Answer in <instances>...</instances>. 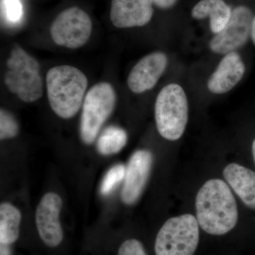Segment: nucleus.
Returning a JSON list of instances; mask_svg holds the SVG:
<instances>
[{"label":"nucleus","mask_w":255,"mask_h":255,"mask_svg":"<svg viewBox=\"0 0 255 255\" xmlns=\"http://www.w3.org/2000/svg\"><path fill=\"white\" fill-rule=\"evenodd\" d=\"M152 1L157 7L167 9L174 6L177 3V0H152Z\"/></svg>","instance_id":"22"},{"label":"nucleus","mask_w":255,"mask_h":255,"mask_svg":"<svg viewBox=\"0 0 255 255\" xmlns=\"http://www.w3.org/2000/svg\"><path fill=\"white\" fill-rule=\"evenodd\" d=\"M19 132V126L14 116L7 111H0V138L1 140L14 138Z\"/></svg>","instance_id":"19"},{"label":"nucleus","mask_w":255,"mask_h":255,"mask_svg":"<svg viewBox=\"0 0 255 255\" xmlns=\"http://www.w3.org/2000/svg\"><path fill=\"white\" fill-rule=\"evenodd\" d=\"M246 73V65L236 52L226 54L210 77L207 87L210 92L222 95L232 90Z\"/></svg>","instance_id":"13"},{"label":"nucleus","mask_w":255,"mask_h":255,"mask_svg":"<svg viewBox=\"0 0 255 255\" xmlns=\"http://www.w3.org/2000/svg\"><path fill=\"white\" fill-rule=\"evenodd\" d=\"M251 38L255 46V16L253 17V23H252Z\"/></svg>","instance_id":"24"},{"label":"nucleus","mask_w":255,"mask_h":255,"mask_svg":"<svg viewBox=\"0 0 255 255\" xmlns=\"http://www.w3.org/2000/svg\"><path fill=\"white\" fill-rule=\"evenodd\" d=\"M117 104L115 90L108 82H100L91 87L84 100L80 121V137L91 145L101 128L110 118Z\"/></svg>","instance_id":"6"},{"label":"nucleus","mask_w":255,"mask_h":255,"mask_svg":"<svg viewBox=\"0 0 255 255\" xmlns=\"http://www.w3.org/2000/svg\"><path fill=\"white\" fill-rule=\"evenodd\" d=\"M253 20V12L248 6L241 5L235 8L226 26L210 41V49L226 55L245 46L251 36Z\"/></svg>","instance_id":"8"},{"label":"nucleus","mask_w":255,"mask_h":255,"mask_svg":"<svg viewBox=\"0 0 255 255\" xmlns=\"http://www.w3.org/2000/svg\"><path fill=\"white\" fill-rule=\"evenodd\" d=\"M155 119L159 135L166 140L175 141L182 136L189 119V104L180 85L169 84L159 92Z\"/></svg>","instance_id":"4"},{"label":"nucleus","mask_w":255,"mask_h":255,"mask_svg":"<svg viewBox=\"0 0 255 255\" xmlns=\"http://www.w3.org/2000/svg\"><path fill=\"white\" fill-rule=\"evenodd\" d=\"M5 10L11 21H17L21 16V4L19 0H5Z\"/></svg>","instance_id":"21"},{"label":"nucleus","mask_w":255,"mask_h":255,"mask_svg":"<svg viewBox=\"0 0 255 255\" xmlns=\"http://www.w3.org/2000/svg\"><path fill=\"white\" fill-rule=\"evenodd\" d=\"M223 177L248 209L255 211V170L238 163L228 164Z\"/></svg>","instance_id":"14"},{"label":"nucleus","mask_w":255,"mask_h":255,"mask_svg":"<svg viewBox=\"0 0 255 255\" xmlns=\"http://www.w3.org/2000/svg\"><path fill=\"white\" fill-rule=\"evenodd\" d=\"M153 4L152 0H112L111 21L119 28L145 26L152 19Z\"/></svg>","instance_id":"12"},{"label":"nucleus","mask_w":255,"mask_h":255,"mask_svg":"<svg viewBox=\"0 0 255 255\" xmlns=\"http://www.w3.org/2000/svg\"><path fill=\"white\" fill-rule=\"evenodd\" d=\"M63 200L58 194L48 192L43 195L36 208V225L38 235L50 248L59 246L63 239L60 223Z\"/></svg>","instance_id":"9"},{"label":"nucleus","mask_w":255,"mask_h":255,"mask_svg":"<svg viewBox=\"0 0 255 255\" xmlns=\"http://www.w3.org/2000/svg\"><path fill=\"white\" fill-rule=\"evenodd\" d=\"M118 255H147L143 246L136 239L124 241L119 248Z\"/></svg>","instance_id":"20"},{"label":"nucleus","mask_w":255,"mask_h":255,"mask_svg":"<svg viewBox=\"0 0 255 255\" xmlns=\"http://www.w3.org/2000/svg\"><path fill=\"white\" fill-rule=\"evenodd\" d=\"M168 64L167 55L162 52H154L141 58L128 77L130 90L136 94L152 90L163 75Z\"/></svg>","instance_id":"11"},{"label":"nucleus","mask_w":255,"mask_h":255,"mask_svg":"<svg viewBox=\"0 0 255 255\" xmlns=\"http://www.w3.org/2000/svg\"><path fill=\"white\" fill-rule=\"evenodd\" d=\"M1 255H11L9 245L1 244Z\"/></svg>","instance_id":"23"},{"label":"nucleus","mask_w":255,"mask_h":255,"mask_svg":"<svg viewBox=\"0 0 255 255\" xmlns=\"http://www.w3.org/2000/svg\"><path fill=\"white\" fill-rule=\"evenodd\" d=\"M196 213L201 229L211 236L231 232L239 219L235 196L229 186L219 179H210L198 191Z\"/></svg>","instance_id":"1"},{"label":"nucleus","mask_w":255,"mask_h":255,"mask_svg":"<svg viewBox=\"0 0 255 255\" xmlns=\"http://www.w3.org/2000/svg\"><path fill=\"white\" fill-rule=\"evenodd\" d=\"M4 84L11 93L26 103L36 102L43 96L40 64L23 48L15 46L6 61Z\"/></svg>","instance_id":"3"},{"label":"nucleus","mask_w":255,"mask_h":255,"mask_svg":"<svg viewBox=\"0 0 255 255\" xmlns=\"http://www.w3.org/2000/svg\"><path fill=\"white\" fill-rule=\"evenodd\" d=\"M126 169L127 167L125 165L118 164L109 169L101 184L100 193L102 195H109L117 186L124 180Z\"/></svg>","instance_id":"18"},{"label":"nucleus","mask_w":255,"mask_h":255,"mask_svg":"<svg viewBox=\"0 0 255 255\" xmlns=\"http://www.w3.org/2000/svg\"><path fill=\"white\" fill-rule=\"evenodd\" d=\"M200 228L191 214L167 220L156 236L155 255H194L200 240Z\"/></svg>","instance_id":"5"},{"label":"nucleus","mask_w":255,"mask_h":255,"mask_svg":"<svg viewBox=\"0 0 255 255\" xmlns=\"http://www.w3.org/2000/svg\"><path fill=\"white\" fill-rule=\"evenodd\" d=\"M88 80L81 70L60 65L46 75L47 95L52 110L63 119L73 118L81 108Z\"/></svg>","instance_id":"2"},{"label":"nucleus","mask_w":255,"mask_h":255,"mask_svg":"<svg viewBox=\"0 0 255 255\" xmlns=\"http://www.w3.org/2000/svg\"><path fill=\"white\" fill-rule=\"evenodd\" d=\"M152 162V154L147 150L135 151L130 157L121 193L124 204L132 205L138 200L150 177Z\"/></svg>","instance_id":"10"},{"label":"nucleus","mask_w":255,"mask_h":255,"mask_svg":"<svg viewBox=\"0 0 255 255\" xmlns=\"http://www.w3.org/2000/svg\"><path fill=\"white\" fill-rule=\"evenodd\" d=\"M21 214L16 206L4 202L0 205V243L11 245L19 236Z\"/></svg>","instance_id":"16"},{"label":"nucleus","mask_w":255,"mask_h":255,"mask_svg":"<svg viewBox=\"0 0 255 255\" xmlns=\"http://www.w3.org/2000/svg\"><path fill=\"white\" fill-rule=\"evenodd\" d=\"M128 142V134L118 127H107L101 134L97 142V149L101 155L109 156L118 153Z\"/></svg>","instance_id":"17"},{"label":"nucleus","mask_w":255,"mask_h":255,"mask_svg":"<svg viewBox=\"0 0 255 255\" xmlns=\"http://www.w3.org/2000/svg\"><path fill=\"white\" fill-rule=\"evenodd\" d=\"M50 36L55 43L70 49L86 44L92 31L91 18L77 6L62 11L50 26Z\"/></svg>","instance_id":"7"},{"label":"nucleus","mask_w":255,"mask_h":255,"mask_svg":"<svg viewBox=\"0 0 255 255\" xmlns=\"http://www.w3.org/2000/svg\"><path fill=\"white\" fill-rule=\"evenodd\" d=\"M232 11L224 0H201L191 10V16L195 19L209 17L211 31L216 34L226 26Z\"/></svg>","instance_id":"15"}]
</instances>
